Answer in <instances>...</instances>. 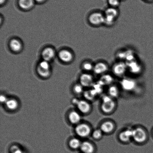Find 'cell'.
<instances>
[{
    "label": "cell",
    "instance_id": "6da1fadb",
    "mask_svg": "<svg viewBox=\"0 0 153 153\" xmlns=\"http://www.w3.org/2000/svg\"><path fill=\"white\" fill-rule=\"evenodd\" d=\"M88 20L91 25L94 26H99L104 24V13L100 12H94L88 16Z\"/></svg>",
    "mask_w": 153,
    "mask_h": 153
},
{
    "label": "cell",
    "instance_id": "7a4b0ae2",
    "mask_svg": "<svg viewBox=\"0 0 153 153\" xmlns=\"http://www.w3.org/2000/svg\"><path fill=\"white\" fill-rule=\"evenodd\" d=\"M128 70L127 63L120 61L115 63L112 65V70L113 74L118 77H122Z\"/></svg>",
    "mask_w": 153,
    "mask_h": 153
},
{
    "label": "cell",
    "instance_id": "3957f363",
    "mask_svg": "<svg viewBox=\"0 0 153 153\" xmlns=\"http://www.w3.org/2000/svg\"><path fill=\"white\" fill-rule=\"evenodd\" d=\"M101 109L103 112L109 113L113 110L115 103L113 98L109 96H104L102 97Z\"/></svg>",
    "mask_w": 153,
    "mask_h": 153
},
{
    "label": "cell",
    "instance_id": "277c9868",
    "mask_svg": "<svg viewBox=\"0 0 153 153\" xmlns=\"http://www.w3.org/2000/svg\"><path fill=\"white\" fill-rule=\"evenodd\" d=\"M37 71L39 75L42 77H48L51 73L50 65L48 61L43 60L40 62L37 67Z\"/></svg>",
    "mask_w": 153,
    "mask_h": 153
},
{
    "label": "cell",
    "instance_id": "5b68a950",
    "mask_svg": "<svg viewBox=\"0 0 153 153\" xmlns=\"http://www.w3.org/2000/svg\"><path fill=\"white\" fill-rule=\"evenodd\" d=\"M120 83L123 89L126 91H132L136 86L135 81L130 78H123Z\"/></svg>",
    "mask_w": 153,
    "mask_h": 153
},
{
    "label": "cell",
    "instance_id": "8992f818",
    "mask_svg": "<svg viewBox=\"0 0 153 153\" xmlns=\"http://www.w3.org/2000/svg\"><path fill=\"white\" fill-rule=\"evenodd\" d=\"M132 138L136 142L141 143L146 140L147 135L143 129L137 128L133 130Z\"/></svg>",
    "mask_w": 153,
    "mask_h": 153
},
{
    "label": "cell",
    "instance_id": "52a82bcc",
    "mask_svg": "<svg viewBox=\"0 0 153 153\" xmlns=\"http://www.w3.org/2000/svg\"><path fill=\"white\" fill-rule=\"evenodd\" d=\"M75 131L76 134L79 137H85L89 135L91 132L90 127L85 124H80L76 127Z\"/></svg>",
    "mask_w": 153,
    "mask_h": 153
},
{
    "label": "cell",
    "instance_id": "ba28073f",
    "mask_svg": "<svg viewBox=\"0 0 153 153\" xmlns=\"http://www.w3.org/2000/svg\"><path fill=\"white\" fill-rule=\"evenodd\" d=\"M109 69V66L106 63L100 61L94 64L93 72L96 75H102L105 74Z\"/></svg>",
    "mask_w": 153,
    "mask_h": 153
},
{
    "label": "cell",
    "instance_id": "9c48e42d",
    "mask_svg": "<svg viewBox=\"0 0 153 153\" xmlns=\"http://www.w3.org/2000/svg\"><path fill=\"white\" fill-rule=\"evenodd\" d=\"M80 82L81 84L83 87H92L94 83V78L89 73H84L80 76Z\"/></svg>",
    "mask_w": 153,
    "mask_h": 153
},
{
    "label": "cell",
    "instance_id": "30bf717a",
    "mask_svg": "<svg viewBox=\"0 0 153 153\" xmlns=\"http://www.w3.org/2000/svg\"><path fill=\"white\" fill-rule=\"evenodd\" d=\"M126 63H127L128 70H129L131 73L138 74L141 71V66L135 60Z\"/></svg>",
    "mask_w": 153,
    "mask_h": 153
},
{
    "label": "cell",
    "instance_id": "8fae6325",
    "mask_svg": "<svg viewBox=\"0 0 153 153\" xmlns=\"http://www.w3.org/2000/svg\"><path fill=\"white\" fill-rule=\"evenodd\" d=\"M42 55L43 60L49 62L54 57L55 52L52 48L47 47L43 50Z\"/></svg>",
    "mask_w": 153,
    "mask_h": 153
},
{
    "label": "cell",
    "instance_id": "7c38bea8",
    "mask_svg": "<svg viewBox=\"0 0 153 153\" xmlns=\"http://www.w3.org/2000/svg\"><path fill=\"white\" fill-rule=\"evenodd\" d=\"M76 105L79 110L82 113H88L91 109V106L89 103L85 100H78Z\"/></svg>",
    "mask_w": 153,
    "mask_h": 153
},
{
    "label": "cell",
    "instance_id": "4fadbf2b",
    "mask_svg": "<svg viewBox=\"0 0 153 153\" xmlns=\"http://www.w3.org/2000/svg\"><path fill=\"white\" fill-rule=\"evenodd\" d=\"M59 57L63 62L69 63L72 60L73 55L69 51L64 49L59 52Z\"/></svg>",
    "mask_w": 153,
    "mask_h": 153
},
{
    "label": "cell",
    "instance_id": "5bb4252c",
    "mask_svg": "<svg viewBox=\"0 0 153 153\" xmlns=\"http://www.w3.org/2000/svg\"><path fill=\"white\" fill-rule=\"evenodd\" d=\"M81 150L84 153H93L94 148L93 145L88 142H84L81 144Z\"/></svg>",
    "mask_w": 153,
    "mask_h": 153
},
{
    "label": "cell",
    "instance_id": "9a60e30c",
    "mask_svg": "<svg viewBox=\"0 0 153 153\" xmlns=\"http://www.w3.org/2000/svg\"><path fill=\"white\" fill-rule=\"evenodd\" d=\"M114 81V78L112 75L109 74H103L101 75L99 81L102 84L103 86L106 85H109L111 84Z\"/></svg>",
    "mask_w": 153,
    "mask_h": 153
},
{
    "label": "cell",
    "instance_id": "2e32d148",
    "mask_svg": "<svg viewBox=\"0 0 153 153\" xmlns=\"http://www.w3.org/2000/svg\"><path fill=\"white\" fill-rule=\"evenodd\" d=\"M133 130L127 129L120 133L119 135L120 139L123 142L128 141L132 138Z\"/></svg>",
    "mask_w": 153,
    "mask_h": 153
},
{
    "label": "cell",
    "instance_id": "e0dca14e",
    "mask_svg": "<svg viewBox=\"0 0 153 153\" xmlns=\"http://www.w3.org/2000/svg\"><path fill=\"white\" fill-rule=\"evenodd\" d=\"M10 46L12 50L16 52L19 51L22 48V43L16 39L12 40L10 42Z\"/></svg>",
    "mask_w": 153,
    "mask_h": 153
},
{
    "label": "cell",
    "instance_id": "ac0fdd59",
    "mask_svg": "<svg viewBox=\"0 0 153 153\" xmlns=\"http://www.w3.org/2000/svg\"><path fill=\"white\" fill-rule=\"evenodd\" d=\"M69 119L71 123L76 124L80 121L81 116L78 112L76 111H73L70 112L69 115Z\"/></svg>",
    "mask_w": 153,
    "mask_h": 153
},
{
    "label": "cell",
    "instance_id": "d6986e66",
    "mask_svg": "<svg viewBox=\"0 0 153 153\" xmlns=\"http://www.w3.org/2000/svg\"><path fill=\"white\" fill-rule=\"evenodd\" d=\"M104 14L105 16H112L117 19L119 15V12L117 8L109 7L105 10Z\"/></svg>",
    "mask_w": 153,
    "mask_h": 153
},
{
    "label": "cell",
    "instance_id": "ffe728a7",
    "mask_svg": "<svg viewBox=\"0 0 153 153\" xmlns=\"http://www.w3.org/2000/svg\"><path fill=\"white\" fill-rule=\"evenodd\" d=\"M114 128V124L110 121L103 122L100 126V129L103 132L109 133L111 132Z\"/></svg>",
    "mask_w": 153,
    "mask_h": 153
},
{
    "label": "cell",
    "instance_id": "44dd1931",
    "mask_svg": "<svg viewBox=\"0 0 153 153\" xmlns=\"http://www.w3.org/2000/svg\"><path fill=\"white\" fill-rule=\"evenodd\" d=\"M5 104L7 109L12 110H16L19 106L17 100L14 99H12L7 100Z\"/></svg>",
    "mask_w": 153,
    "mask_h": 153
},
{
    "label": "cell",
    "instance_id": "7402d4cb",
    "mask_svg": "<svg viewBox=\"0 0 153 153\" xmlns=\"http://www.w3.org/2000/svg\"><path fill=\"white\" fill-rule=\"evenodd\" d=\"M33 4V0H19V4L21 8L25 10L31 8Z\"/></svg>",
    "mask_w": 153,
    "mask_h": 153
},
{
    "label": "cell",
    "instance_id": "603a6c76",
    "mask_svg": "<svg viewBox=\"0 0 153 153\" xmlns=\"http://www.w3.org/2000/svg\"><path fill=\"white\" fill-rule=\"evenodd\" d=\"M108 93L109 96L112 98H116L119 94V90L116 86L112 85L109 87L108 89Z\"/></svg>",
    "mask_w": 153,
    "mask_h": 153
},
{
    "label": "cell",
    "instance_id": "cb8c5ba5",
    "mask_svg": "<svg viewBox=\"0 0 153 153\" xmlns=\"http://www.w3.org/2000/svg\"><path fill=\"white\" fill-rule=\"evenodd\" d=\"M81 144L80 140L77 138H73L70 140L69 145L73 149H77L80 147Z\"/></svg>",
    "mask_w": 153,
    "mask_h": 153
},
{
    "label": "cell",
    "instance_id": "d4e9b609",
    "mask_svg": "<svg viewBox=\"0 0 153 153\" xmlns=\"http://www.w3.org/2000/svg\"><path fill=\"white\" fill-rule=\"evenodd\" d=\"M117 19L113 16H105L104 25L108 26H112L115 23Z\"/></svg>",
    "mask_w": 153,
    "mask_h": 153
},
{
    "label": "cell",
    "instance_id": "484cf974",
    "mask_svg": "<svg viewBox=\"0 0 153 153\" xmlns=\"http://www.w3.org/2000/svg\"><path fill=\"white\" fill-rule=\"evenodd\" d=\"M97 95L92 89L85 91L84 93V97L86 99L93 100Z\"/></svg>",
    "mask_w": 153,
    "mask_h": 153
},
{
    "label": "cell",
    "instance_id": "4316f807",
    "mask_svg": "<svg viewBox=\"0 0 153 153\" xmlns=\"http://www.w3.org/2000/svg\"><path fill=\"white\" fill-rule=\"evenodd\" d=\"M94 64L90 61H86L82 64V68L85 72H89L93 71Z\"/></svg>",
    "mask_w": 153,
    "mask_h": 153
},
{
    "label": "cell",
    "instance_id": "83f0119b",
    "mask_svg": "<svg viewBox=\"0 0 153 153\" xmlns=\"http://www.w3.org/2000/svg\"><path fill=\"white\" fill-rule=\"evenodd\" d=\"M74 91L76 94H79L82 93L83 91V87L81 84H77L74 87Z\"/></svg>",
    "mask_w": 153,
    "mask_h": 153
},
{
    "label": "cell",
    "instance_id": "f1b7e54d",
    "mask_svg": "<svg viewBox=\"0 0 153 153\" xmlns=\"http://www.w3.org/2000/svg\"><path fill=\"white\" fill-rule=\"evenodd\" d=\"M108 2L110 7L117 8L120 4V0H108Z\"/></svg>",
    "mask_w": 153,
    "mask_h": 153
},
{
    "label": "cell",
    "instance_id": "f546056e",
    "mask_svg": "<svg viewBox=\"0 0 153 153\" xmlns=\"http://www.w3.org/2000/svg\"><path fill=\"white\" fill-rule=\"evenodd\" d=\"M103 132L100 129H97L94 131L93 133V136L94 138L98 139L100 138L102 136Z\"/></svg>",
    "mask_w": 153,
    "mask_h": 153
},
{
    "label": "cell",
    "instance_id": "4dcf8cb0",
    "mask_svg": "<svg viewBox=\"0 0 153 153\" xmlns=\"http://www.w3.org/2000/svg\"><path fill=\"white\" fill-rule=\"evenodd\" d=\"M12 153H22L21 150L18 149L16 146L13 147L12 148Z\"/></svg>",
    "mask_w": 153,
    "mask_h": 153
},
{
    "label": "cell",
    "instance_id": "1f68e13d",
    "mask_svg": "<svg viewBox=\"0 0 153 153\" xmlns=\"http://www.w3.org/2000/svg\"><path fill=\"white\" fill-rule=\"evenodd\" d=\"M7 97L4 95H1L0 97V101L1 103H6L7 100Z\"/></svg>",
    "mask_w": 153,
    "mask_h": 153
},
{
    "label": "cell",
    "instance_id": "d6a6232c",
    "mask_svg": "<svg viewBox=\"0 0 153 153\" xmlns=\"http://www.w3.org/2000/svg\"><path fill=\"white\" fill-rule=\"evenodd\" d=\"M36 1L39 2H41L44 1V0H36Z\"/></svg>",
    "mask_w": 153,
    "mask_h": 153
},
{
    "label": "cell",
    "instance_id": "836d02e7",
    "mask_svg": "<svg viewBox=\"0 0 153 153\" xmlns=\"http://www.w3.org/2000/svg\"><path fill=\"white\" fill-rule=\"evenodd\" d=\"M4 1H5V0H1V1H0V2H1V4H3Z\"/></svg>",
    "mask_w": 153,
    "mask_h": 153
},
{
    "label": "cell",
    "instance_id": "e575fe53",
    "mask_svg": "<svg viewBox=\"0 0 153 153\" xmlns=\"http://www.w3.org/2000/svg\"><path fill=\"white\" fill-rule=\"evenodd\" d=\"M146 1H153V0H146Z\"/></svg>",
    "mask_w": 153,
    "mask_h": 153
}]
</instances>
